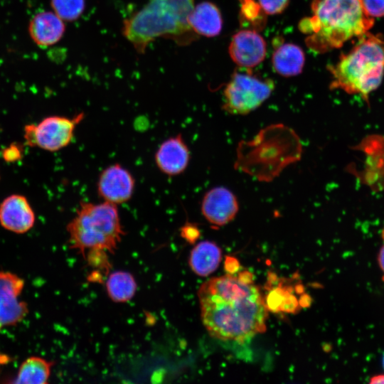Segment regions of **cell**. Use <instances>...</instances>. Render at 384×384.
I'll use <instances>...</instances> for the list:
<instances>
[{"label": "cell", "mask_w": 384, "mask_h": 384, "mask_svg": "<svg viewBox=\"0 0 384 384\" xmlns=\"http://www.w3.org/2000/svg\"><path fill=\"white\" fill-rule=\"evenodd\" d=\"M188 23L198 35L214 37L221 31L223 20L218 7L204 1L194 6L188 17Z\"/></svg>", "instance_id": "cell-15"}, {"label": "cell", "mask_w": 384, "mask_h": 384, "mask_svg": "<svg viewBox=\"0 0 384 384\" xmlns=\"http://www.w3.org/2000/svg\"><path fill=\"white\" fill-rule=\"evenodd\" d=\"M311 9L312 16L302 19L299 27L308 35L306 46L317 53L339 48L352 38L361 37L374 23L359 0H313Z\"/></svg>", "instance_id": "cell-2"}, {"label": "cell", "mask_w": 384, "mask_h": 384, "mask_svg": "<svg viewBox=\"0 0 384 384\" xmlns=\"http://www.w3.org/2000/svg\"><path fill=\"white\" fill-rule=\"evenodd\" d=\"M85 0H50L53 11L63 21L79 18L85 10Z\"/></svg>", "instance_id": "cell-20"}, {"label": "cell", "mask_w": 384, "mask_h": 384, "mask_svg": "<svg viewBox=\"0 0 384 384\" xmlns=\"http://www.w3.org/2000/svg\"><path fill=\"white\" fill-rule=\"evenodd\" d=\"M369 383L370 384H383L384 383V374H379L370 378Z\"/></svg>", "instance_id": "cell-28"}, {"label": "cell", "mask_w": 384, "mask_h": 384, "mask_svg": "<svg viewBox=\"0 0 384 384\" xmlns=\"http://www.w3.org/2000/svg\"><path fill=\"white\" fill-rule=\"evenodd\" d=\"M190 159V149L181 134L163 141L154 154L156 166L168 176H176L183 173Z\"/></svg>", "instance_id": "cell-12"}, {"label": "cell", "mask_w": 384, "mask_h": 384, "mask_svg": "<svg viewBox=\"0 0 384 384\" xmlns=\"http://www.w3.org/2000/svg\"><path fill=\"white\" fill-rule=\"evenodd\" d=\"M220 248L213 242L202 241L191 251L188 263L191 270L201 277L213 273L221 261Z\"/></svg>", "instance_id": "cell-17"}, {"label": "cell", "mask_w": 384, "mask_h": 384, "mask_svg": "<svg viewBox=\"0 0 384 384\" xmlns=\"http://www.w3.org/2000/svg\"><path fill=\"white\" fill-rule=\"evenodd\" d=\"M382 366H383V368L384 369V354H383V358H382Z\"/></svg>", "instance_id": "cell-30"}, {"label": "cell", "mask_w": 384, "mask_h": 384, "mask_svg": "<svg viewBox=\"0 0 384 384\" xmlns=\"http://www.w3.org/2000/svg\"><path fill=\"white\" fill-rule=\"evenodd\" d=\"M35 222V213L24 196L11 194L0 203V225L5 230L24 234L33 227Z\"/></svg>", "instance_id": "cell-13"}, {"label": "cell", "mask_w": 384, "mask_h": 384, "mask_svg": "<svg viewBox=\"0 0 384 384\" xmlns=\"http://www.w3.org/2000/svg\"><path fill=\"white\" fill-rule=\"evenodd\" d=\"M258 1L265 14L275 15L284 11L289 0H258Z\"/></svg>", "instance_id": "cell-23"}, {"label": "cell", "mask_w": 384, "mask_h": 384, "mask_svg": "<svg viewBox=\"0 0 384 384\" xmlns=\"http://www.w3.org/2000/svg\"><path fill=\"white\" fill-rule=\"evenodd\" d=\"M364 13L369 17L384 16V0H359Z\"/></svg>", "instance_id": "cell-22"}, {"label": "cell", "mask_w": 384, "mask_h": 384, "mask_svg": "<svg viewBox=\"0 0 384 384\" xmlns=\"http://www.w3.org/2000/svg\"><path fill=\"white\" fill-rule=\"evenodd\" d=\"M198 295L201 320L211 336L243 342L266 331L268 309L250 272L211 278Z\"/></svg>", "instance_id": "cell-1"}, {"label": "cell", "mask_w": 384, "mask_h": 384, "mask_svg": "<svg viewBox=\"0 0 384 384\" xmlns=\"http://www.w3.org/2000/svg\"><path fill=\"white\" fill-rule=\"evenodd\" d=\"M240 267L238 260L233 257H226L225 261V269L230 274L236 272Z\"/></svg>", "instance_id": "cell-26"}, {"label": "cell", "mask_w": 384, "mask_h": 384, "mask_svg": "<svg viewBox=\"0 0 384 384\" xmlns=\"http://www.w3.org/2000/svg\"><path fill=\"white\" fill-rule=\"evenodd\" d=\"M380 236H381L382 240L384 241V227L381 230Z\"/></svg>", "instance_id": "cell-29"}, {"label": "cell", "mask_w": 384, "mask_h": 384, "mask_svg": "<svg viewBox=\"0 0 384 384\" xmlns=\"http://www.w3.org/2000/svg\"><path fill=\"white\" fill-rule=\"evenodd\" d=\"M241 3L240 17L245 19L246 23L252 26L261 28L265 20L263 11L259 4L253 0H240Z\"/></svg>", "instance_id": "cell-21"}, {"label": "cell", "mask_w": 384, "mask_h": 384, "mask_svg": "<svg viewBox=\"0 0 384 384\" xmlns=\"http://www.w3.org/2000/svg\"><path fill=\"white\" fill-rule=\"evenodd\" d=\"M53 361L40 356H30L20 365L17 374L11 383L16 384L48 383Z\"/></svg>", "instance_id": "cell-18"}, {"label": "cell", "mask_w": 384, "mask_h": 384, "mask_svg": "<svg viewBox=\"0 0 384 384\" xmlns=\"http://www.w3.org/2000/svg\"><path fill=\"white\" fill-rule=\"evenodd\" d=\"M181 236L190 242H194L200 235L198 228L191 224L188 223L183 225L181 230Z\"/></svg>", "instance_id": "cell-25"}, {"label": "cell", "mask_w": 384, "mask_h": 384, "mask_svg": "<svg viewBox=\"0 0 384 384\" xmlns=\"http://www.w3.org/2000/svg\"><path fill=\"white\" fill-rule=\"evenodd\" d=\"M106 289L112 300L115 302H125L135 294L137 283L129 272L117 271L109 276Z\"/></svg>", "instance_id": "cell-19"}, {"label": "cell", "mask_w": 384, "mask_h": 384, "mask_svg": "<svg viewBox=\"0 0 384 384\" xmlns=\"http://www.w3.org/2000/svg\"><path fill=\"white\" fill-rule=\"evenodd\" d=\"M274 82L249 71L235 72L223 91V109L232 114H247L270 97Z\"/></svg>", "instance_id": "cell-6"}, {"label": "cell", "mask_w": 384, "mask_h": 384, "mask_svg": "<svg viewBox=\"0 0 384 384\" xmlns=\"http://www.w3.org/2000/svg\"><path fill=\"white\" fill-rule=\"evenodd\" d=\"M2 156L4 159L8 162L18 161L22 156L21 148L17 144L10 145L4 150Z\"/></svg>", "instance_id": "cell-24"}, {"label": "cell", "mask_w": 384, "mask_h": 384, "mask_svg": "<svg viewBox=\"0 0 384 384\" xmlns=\"http://www.w3.org/2000/svg\"><path fill=\"white\" fill-rule=\"evenodd\" d=\"M304 62L305 56L302 49L291 43L278 46L272 58L274 71L283 77H292L301 73Z\"/></svg>", "instance_id": "cell-16"}, {"label": "cell", "mask_w": 384, "mask_h": 384, "mask_svg": "<svg viewBox=\"0 0 384 384\" xmlns=\"http://www.w3.org/2000/svg\"><path fill=\"white\" fill-rule=\"evenodd\" d=\"M63 21L53 11H41L33 16L28 24V33L38 46L48 47L58 43L63 36Z\"/></svg>", "instance_id": "cell-14"}, {"label": "cell", "mask_w": 384, "mask_h": 384, "mask_svg": "<svg viewBox=\"0 0 384 384\" xmlns=\"http://www.w3.org/2000/svg\"><path fill=\"white\" fill-rule=\"evenodd\" d=\"M377 261L380 269L384 273V245L380 248L378 251L377 255Z\"/></svg>", "instance_id": "cell-27"}, {"label": "cell", "mask_w": 384, "mask_h": 384, "mask_svg": "<svg viewBox=\"0 0 384 384\" xmlns=\"http://www.w3.org/2000/svg\"><path fill=\"white\" fill-rule=\"evenodd\" d=\"M84 117L85 113L82 112L71 118L53 115L38 124H28L23 127L25 142L31 147L48 151L61 150L71 143L76 127Z\"/></svg>", "instance_id": "cell-7"}, {"label": "cell", "mask_w": 384, "mask_h": 384, "mask_svg": "<svg viewBox=\"0 0 384 384\" xmlns=\"http://www.w3.org/2000/svg\"><path fill=\"white\" fill-rule=\"evenodd\" d=\"M228 51L230 58L240 67L252 68L259 65L265 58V41L256 31L245 29L232 38Z\"/></svg>", "instance_id": "cell-11"}, {"label": "cell", "mask_w": 384, "mask_h": 384, "mask_svg": "<svg viewBox=\"0 0 384 384\" xmlns=\"http://www.w3.org/2000/svg\"><path fill=\"white\" fill-rule=\"evenodd\" d=\"M329 70L332 77L331 89L359 95L368 102L369 94L380 86L384 75V41L366 33Z\"/></svg>", "instance_id": "cell-5"}, {"label": "cell", "mask_w": 384, "mask_h": 384, "mask_svg": "<svg viewBox=\"0 0 384 384\" xmlns=\"http://www.w3.org/2000/svg\"><path fill=\"white\" fill-rule=\"evenodd\" d=\"M194 6V0H149L124 21L123 35L139 53L160 37L188 45L198 37L188 23Z\"/></svg>", "instance_id": "cell-3"}, {"label": "cell", "mask_w": 384, "mask_h": 384, "mask_svg": "<svg viewBox=\"0 0 384 384\" xmlns=\"http://www.w3.org/2000/svg\"><path fill=\"white\" fill-rule=\"evenodd\" d=\"M25 282L18 275L0 271V331L15 326L28 314V304L19 299Z\"/></svg>", "instance_id": "cell-8"}, {"label": "cell", "mask_w": 384, "mask_h": 384, "mask_svg": "<svg viewBox=\"0 0 384 384\" xmlns=\"http://www.w3.org/2000/svg\"><path fill=\"white\" fill-rule=\"evenodd\" d=\"M238 202L234 193L223 186L208 190L203 196L201 211L205 219L215 227L230 223L237 215Z\"/></svg>", "instance_id": "cell-10"}, {"label": "cell", "mask_w": 384, "mask_h": 384, "mask_svg": "<svg viewBox=\"0 0 384 384\" xmlns=\"http://www.w3.org/2000/svg\"><path fill=\"white\" fill-rule=\"evenodd\" d=\"M135 178L119 163L105 167L97 181V193L102 201L120 205L129 201L134 192Z\"/></svg>", "instance_id": "cell-9"}, {"label": "cell", "mask_w": 384, "mask_h": 384, "mask_svg": "<svg viewBox=\"0 0 384 384\" xmlns=\"http://www.w3.org/2000/svg\"><path fill=\"white\" fill-rule=\"evenodd\" d=\"M66 230L70 247L83 256L92 253L88 259L114 253L124 235L117 206L105 201L80 202Z\"/></svg>", "instance_id": "cell-4"}]
</instances>
